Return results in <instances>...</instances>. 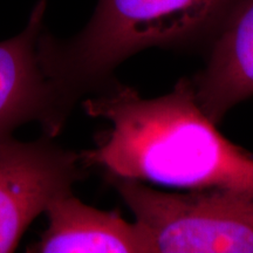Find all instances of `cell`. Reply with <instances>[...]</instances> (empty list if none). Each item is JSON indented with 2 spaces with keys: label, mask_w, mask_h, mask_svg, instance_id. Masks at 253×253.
Here are the masks:
<instances>
[{
  "label": "cell",
  "mask_w": 253,
  "mask_h": 253,
  "mask_svg": "<svg viewBox=\"0 0 253 253\" xmlns=\"http://www.w3.org/2000/svg\"><path fill=\"white\" fill-rule=\"evenodd\" d=\"M84 112L109 122L94 149L80 154L84 167L107 177L183 189H253V155L218 131L183 78L162 96L142 97L114 81L82 102Z\"/></svg>",
  "instance_id": "obj_1"
},
{
  "label": "cell",
  "mask_w": 253,
  "mask_h": 253,
  "mask_svg": "<svg viewBox=\"0 0 253 253\" xmlns=\"http://www.w3.org/2000/svg\"><path fill=\"white\" fill-rule=\"evenodd\" d=\"M250 0H99L89 23L67 40L43 28L38 40L41 67L63 108L100 93L114 72L149 48L205 49Z\"/></svg>",
  "instance_id": "obj_2"
},
{
  "label": "cell",
  "mask_w": 253,
  "mask_h": 253,
  "mask_svg": "<svg viewBox=\"0 0 253 253\" xmlns=\"http://www.w3.org/2000/svg\"><path fill=\"white\" fill-rule=\"evenodd\" d=\"M154 253H253V189L213 186L164 192L107 177Z\"/></svg>",
  "instance_id": "obj_3"
},
{
  "label": "cell",
  "mask_w": 253,
  "mask_h": 253,
  "mask_svg": "<svg viewBox=\"0 0 253 253\" xmlns=\"http://www.w3.org/2000/svg\"><path fill=\"white\" fill-rule=\"evenodd\" d=\"M84 168L80 154L59 147L50 136L21 142L0 135V253L17 248L53 199L71 194Z\"/></svg>",
  "instance_id": "obj_4"
},
{
  "label": "cell",
  "mask_w": 253,
  "mask_h": 253,
  "mask_svg": "<svg viewBox=\"0 0 253 253\" xmlns=\"http://www.w3.org/2000/svg\"><path fill=\"white\" fill-rule=\"evenodd\" d=\"M46 7L47 0H39L26 27L0 42V135H12L14 129L27 122H39L45 135L53 137L69 116L38 54Z\"/></svg>",
  "instance_id": "obj_5"
},
{
  "label": "cell",
  "mask_w": 253,
  "mask_h": 253,
  "mask_svg": "<svg viewBox=\"0 0 253 253\" xmlns=\"http://www.w3.org/2000/svg\"><path fill=\"white\" fill-rule=\"evenodd\" d=\"M45 212L48 227L33 252L154 253L147 233L119 211H104L82 203L73 194L60 196Z\"/></svg>",
  "instance_id": "obj_6"
},
{
  "label": "cell",
  "mask_w": 253,
  "mask_h": 253,
  "mask_svg": "<svg viewBox=\"0 0 253 253\" xmlns=\"http://www.w3.org/2000/svg\"><path fill=\"white\" fill-rule=\"evenodd\" d=\"M204 67L190 78L196 100L216 125L253 96V0L207 49Z\"/></svg>",
  "instance_id": "obj_7"
}]
</instances>
